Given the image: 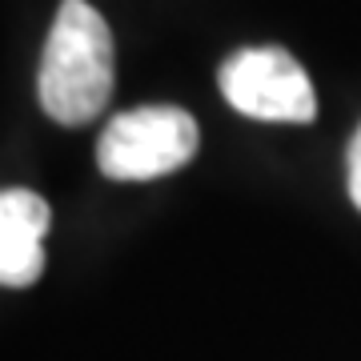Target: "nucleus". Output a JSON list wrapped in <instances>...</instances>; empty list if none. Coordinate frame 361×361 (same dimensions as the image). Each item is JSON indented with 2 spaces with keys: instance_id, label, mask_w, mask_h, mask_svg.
<instances>
[{
  "instance_id": "f03ea898",
  "label": "nucleus",
  "mask_w": 361,
  "mask_h": 361,
  "mask_svg": "<svg viewBox=\"0 0 361 361\" xmlns=\"http://www.w3.org/2000/svg\"><path fill=\"white\" fill-rule=\"evenodd\" d=\"M197 121L177 104H145L113 116L97 141V165L113 180H153L189 165Z\"/></svg>"
},
{
  "instance_id": "f257e3e1",
  "label": "nucleus",
  "mask_w": 361,
  "mask_h": 361,
  "mask_svg": "<svg viewBox=\"0 0 361 361\" xmlns=\"http://www.w3.org/2000/svg\"><path fill=\"white\" fill-rule=\"evenodd\" d=\"M37 97L40 109L65 129H80L104 113L113 97V32L92 4L61 0L40 56Z\"/></svg>"
},
{
  "instance_id": "20e7f679",
  "label": "nucleus",
  "mask_w": 361,
  "mask_h": 361,
  "mask_svg": "<svg viewBox=\"0 0 361 361\" xmlns=\"http://www.w3.org/2000/svg\"><path fill=\"white\" fill-rule=\"evenodd\" d=\"M52 209L32 189H0V285L25 289L44 273Z\"/></svg>"
},
{
  "instance_id": "39448f33",
  "label": "nucleus",
  "mask_w": 361,
  "mask_h": 361,
  "mask_svg": "<svg viewBox=\"0 0 361 361\" xmlns=\"http://www.w3.org/2000/svg\"><path fill=\"white\" fill-rule=\"evenodd\" d=\"M345 169H349V197H353V205L361 209V125H357V133H353V141H349Z\"/></svg>"
},
{
  "instance_id": "7ed1b4c3",
  "label": "nucleus",
  "mask_w": 361,
  "mask_h": 361,
  "mask_svg": "<svg viewBox=\"0 0 361 361\" xmlns=\"http://www.w3.org/2000/svg\"><path fill=\"white\" fill-rule=\"evenodd\" d=\"M221 92L237 113L253 121H281V125H310L317 116V97L285 49H241L217 73Z\"/></svg>"
}]
</instances>
